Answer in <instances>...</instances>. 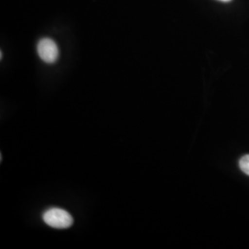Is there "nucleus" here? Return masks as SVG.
Segmentation results:
<instances>
[{"label":"nucleus","mask_w":249,"mask_h":249,"mask_svg":"<svg viewBox=\"0 0 249 249\" xmlns=\"http://www.w3.org/2000/svg\"><path fill=\"white\" fill-rule=\"evenodd\" d=\"M43 220L48 226L55 229L70 228L74 222L71 214L59 208H51L45 211Z\"/></svg>","instance_id":"nucleus-1"},{"label":"nucleus","mask_w":249,"mask_h":249,"mask_svg":"<svg viewBox=\"0 0 249 249\" xmlns=\"http://www.w3.org/2000/svg\"><path fill=\"white\" fill-rule=\"evenodd\" d=\"M37 53L39 57L47 64L55 62L59 55L57 45L50 38H43L38 42Z\"/></svg>","instance_id":"nucleus-2"},{"label":"nucleus","mask_w":249,"mask_h":249,"mask_svg":"<svg viewBox=\"0 0 249 249\" xmlns=\"http://www.w3.org/2000/svg\"><path fill=\"white\" fill-rule=\"evenodd\" d=\"M239 167L246 175L249 176V154L241 158L239 160Z\"/></svg>","instance_id":"nucleus-3"},{"label":"nucleus","mask_w":249,"mask_h":249,"mask_svg":"<svg viewBox=\"0 0 249 249\" xmlns=\"http://www.w3.org/2000/svg\"><path fill=\"white\" fill-rule=\"evenodd\" d=\"M220 1H223V2H228V1H231V0H220Z\"/></svg>","instance_id":"nucleus-4"}]
</instances>
